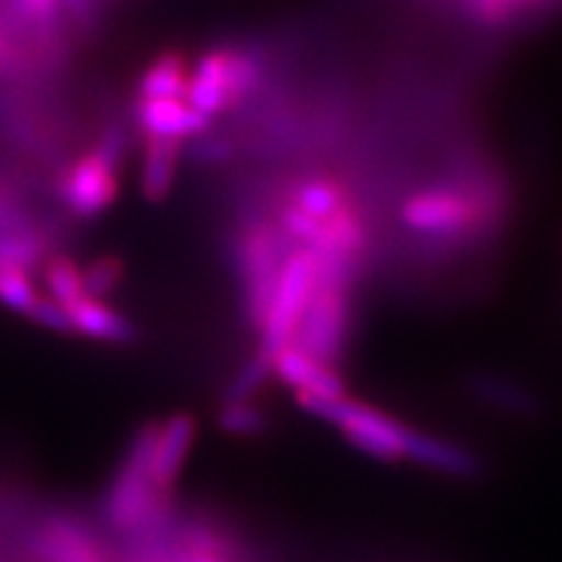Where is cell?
I'll list each match as a JSON object with an SVG mask.
<instances>
[{
  "instance_id": "cell-1",
  "label": "cell",
  "mask_w": 562,
  "mask_h": 562,
  "mask_svg": "<svg viewBox=\"0 0 562 562\" xmlns=\"http://www.w3.org/2000/svg\"><path fill=\"white\" fill-rule=\"evenodd\" d=\"M315 261H318L315 290L311 302H307L305 315H302L297 334H294L292 347L302 349L307 357L328 364V368H339L344 355H347L351 315H355V302H351L355 269L318 256H315Z\"/></svg>"
},
{
  "instance_id": "cell-2",
  "label": "cell",
  "mask_w": 562,
  "mask_h": 562,
  "mask_svg": "<svg viewBox=\"0 0 562 562\" xmlns=\"http://www.w3.org/2000/svg\"><path fill=\"white\" fill-rule=\"evenodd\" d=\"M125 146H128V128L123 123H112L87 154L63 167L55 180V193L70 220H97L115 206L121 195Z\"/></svg>"
},
{
  "instance_id": "cell-3",
  "label": "cell",
  "mask_w": 562,
  "mask_h": 562,
  "mask_svg": "<svg viewBox=\"0 0 562 562\" xmlns=\"http://www.w3.org/2000/svg\"><path fill=\"white\" fill-rule=\"evenodd\" d=\"M263 76V63L250 47H214L191 66L186 102L206 117L224 115L250 100Z\"/></svg>"
},
{
  "instance_id": "cell-4",
  "label": "cell",
  "mask_w": 562,
  "mask_h": 562,
  "mask_svg": "<svg viewBox=\"0 0 562 562\" xmlns=\"http://www.w3.org/2000/svg\"><path fill=\"white\" fill-rule=\"evenodd\" d=\"M294 250L273 222H250L235 240V271L240 281L243 315L252 331H261L277 286L281 263Z\"/></svg>"
},
{
  "instance_id": "cell-5",
  "label": "cell",
  "mask_w": 562,
  "mask_h": 562,
  "mask_svg": "<svg viewBox=\"0 0 562 562\" xmlns=\"http://www.w3.org/2000/svg\"><path fill=\"white\" fill-rule=\"evenodd\" d=\"M487 206L490 201L474 188H425L402 203L398 220L414 235L453 243L482 227L487 220Z\"/></svg>"
},
{
  "instance_id": "cell-6",
  "label": "cell",
  "mask_w": 562,
  "mask_h": 562,
  "mask_svg": "<svg viewBox=\"0 0 562 562\" xmlns=\"http://www.w3.org/2000/svg\"><path fill=\"white\" fill-rule=\"evenodd\" d=\"M315 277H318V261H315L313 250L294 248L284 258L263 326L258 331L261 341H258L256 357H261L263 362L271 364L273 355L294 341V334H297V326L315 290Z\"/></svg>"
},
{
  "instance_id": "cell-7",
  "label": "cell",
  "mask_w": 562,
  "mask_h": 562,
  "mask_svg": "<svg viewBox=\"0 0 562 562\" xmlns=\"http://www.w3.org/2000/svg\"><path fill=\"white\" fill-rule=\"evenodd\" d=\"M157 432L159 422H149L131 438L125 459L110 484L108 497H104V521L112 529L133 533L146 518V513L151 510V505L165 495V492L154 490L149 476L151 448L154 440H157Z\"/></svg>"
},
{
  "instance_id": "cell-8",
  "label": "cell",
  "mask_w": 562,
  "mask_h": 562,
  "mask_svg": "<svg viewBox=\"0 0 562 562\" xmlns=\"http://www.w3.org/2000/svg\"><path fill=\"white\" fill-rule=\"evenodd\" d=\"M349 446L357 451L378 461H398L404 453V440L409 427L402 425L398 419L389 417L381 409H372L368 404H355V409L347 417V422L339 427Z\"/></svg>"
},
{
  "instance_id": "cell-9",
  "label": "cell",
  "mask_w": 562,
  "mask_h": 562,
  "mask_svg": "<svg viewBox=\"0 0 562 562\" xmlns=\"http://www.w3.org/2000/svg\"><path fill=\"white\" fill-rule=\"evenodd\" d=\"M195 435H199V422L188 412H178L170 419L159 422V432L157 440H154L149 461L154 490L170 495L175 482L180 480V472L186 467L188 453H191Z\"/></svg>"
},
{
  "instance_id": "cell-10",
  "label": "cell",
  "mask_w": 562,
  "mask_h": 562,
  "mask_svg": "<svg viewBox=\"0 0 562 562\" xmlns=\"http://www.w3.org/2000/svg\"><path fill=\"white\" fill-rule=\"evenodd\" d=\"M133 123L140 136L170 138L186 144L211 128V117L195 112L186 100H151L133 104Z\"/></svg>"
},
{
  "instance_id": "cell-11",
  "label": "cell",
  "mask_w": 562,
  "mask_h": 562,
  "mask_svg": "<svg viewBox=\"0 0 562 562\" xmlns=\"http://www.w3.org/2000/svg\"><path fill=\"white\" fill-rule=\"evenodd\" d=\"M271 375H277L281 383L290 385L294 391L318 393V396L328 398H347L349 389L347 381L339 375V370L328 368L297 347H284L273 355L271 360Z\"/></svg>"
},
{
  "instance_id": "cell-12",
  "label": "cell",
  "mask_w": 562,
  "mask_h": 562,
  "mask_svg": "<svg viewBox=\"0 0 562 562\" xmlns=\"http://www.w3.org/2000/svg\"><path fill=\"white\" fill-rule=\"evenodd\" d=\"M32 552L40 562H108L94 539L70 518H50L34 537Z\"/></svg>"
},
{
  "instance_id": "cell-13",
  "label": "cell",
  "mask_w": 562,
  "mask_h": 562,
  "mask_svg": "<svg viewBox=\"0 0 562 562\" xmlns=\"http://www.w3.org/2000/svg\"><path fill=\"white\" fill-rule=\"evenodd\" d=\"M402 459H409L417 467L430 469V472L459 476V480H472V476L480 474V459L472 451L414 430L406 432Z\"/></svg>"
},
{
  "instance_id": "cell-14",
  "label": "cell",
  "mask_w": 562,
  "mask_h": 562,
  "mask_svg": "<svg viewBox=\"0 0 562 562\" xmlns=\"http://www.w3.org/2000/svg\"><path fill=\"white\" fill-rule=\"evenodd\" d=\"M281 203H290V206L302 211V214L313 216V220L318 222H326L339 214V211L349 209L355 201H351L349 188L344 186L339 178L318 172L294 180L292 186L286 188Z\"/></svg>"
},
{
  "instance_id": "cell-15",
  "label": "cell",
  "mask_w": 562,
  "mask_h": 562,
  "mask_svg": "<svg viewBox=\"0 0 562 562\" xmlns=\"http://www.w3.org/2000/svg\"><path fill=\"white\" fill-rule=\"evenodd\" d=\"M68 313L74 331L87 336V339L104 344H133L138 339V328L121 311L108 305L104 300L81 297L74 305L63 307Z\"/></svg>"
},
{
  "instance_id": "cell-16",
  "label": "cell",
  "mask_w": 562,
  "mask_h": 562,
  "mask_svg": "<svg viewBox=\"0 0 562 562\" xmlns=\"http://www.w3.org/2000/svg\"><path fill=\"white\" fill-rule=\"evenodd\" d=\"M182 157V144L170 138L144 136V157H140L138 188L151 203H161L172 193L175 178Z\"/></svg>"
},
{
  "instance_id": "cell-17",
  "label": "cell",
  "mask_w": 562,
  "mask_h": 562,
  "mask_svg": "<svg viewBox=\"0 0 562 562\" xmlns=\"http://www.w3.org/2000/svg\"><path fill=\"white\" fill-rule=\"evenodd\" d=\"M188 79H191V60L180 50H165L140 70L136 83V100H186Z\"/></svg>"
},
{
  "instance_id": "cell-18",
  "label": "cell",
  "mask_w": 562,
  "mask_h": 562,
  "mask_svg": "<svg viewBox=\"0 0 562 562\" xmlns=\"http://www.w3.org/2000/svg\"><path fill=\"white\" fill-rule=\"evenodd\" d=\"M463 16L484 30H505L547 11L552 0H456Z\"/></svg>"
},
{
  "instance_id": "cell-19",
  "label": "cell",
  "mask_w": 562,
  "mask_h": 562,
  "mask_svg": "<svg viewBox=\"0 0 562 562\" xmlns=\"http://www.w3.org/2000/svg\"><path fill=\"white\" fill-rule=\"evenodd\" d=\"M42 281H45L47 297L58 302L60 307L74 305L81 297H89L87 290H83V277L81 266L74 261L70 256H63V252H55V256H47L45 263L40 266Z\"/></svg>"
},
{
  "instance_id": "cell-20",
  "label": "cell",
  "mask_w": 562,
  "mask_h": 562,
  "mask_svg": "<svg viewBox=\"0 0 562 562\" xmlns=\"http://www.w3.org/2000/svg\"><path fill=\"white\" fill-rule=\"evenodd\" d=\"M42 294L34 284L32 271L13 263H0V305L26 318Z\"/></svg>"
},
{
  "instance_id": "cell-21",
  "label": "cell",
  "mask_w": 562,
  "mask_h": 562,
  "mask_svg": "<svg viewBox=\"0 0 562 562\" xmlns=\"http://www.w3.org/2000/svg\"><path fill=\"white\" fill-rule=\"evenodd\" d=\"M30 232L45 229L34 222L16 182L0 175V235H30Z\"/></svg>"
},
{
  "instance_id": "cell-22",
  "label": "cell",
  "mask_w": 562,
  "mask_h": 562,
  "mask_svg": "<svg viewBox=\"0 0 562 562\" xmlns=\"http://www.w3.org/2000/svg\"><path fill=\"white\" fill-rule=\"evenodd\" d=\"M216 425L224 435L235 438H258L269 430V417L252 402H224L216 414Z\"/></svg>"
},
{
  "instance_id": "cell-23",
  "label": "cell",
  "mask_w": 562,
  "mask_h": 562,
  "mask_svg": "<svg viewBox=\"0 0 562 562\" xmlns=\"http://www.w3.org/2000/svg\"><path fill=\"white\" fill-rule=\"evenodd\" d=\"M81 277L89 297L104 300L123 284L125 263L117 256H100L91 263L81 266Z\"/></svg>"
},
{
  "instance_id": "cell-24",
  "label": "cell",
  "mask_w": 562,
  "mask_h": 562,
  "mask_svg": "<svg viewBox=\"0 0 562 562\" xmlns=\"http://www.w3.org/2000/svg\"><path fill=\"white\" fill-rule=\"evenodd\" d=\"M269 378L271 364L252 355L250 360L243 364V370L232 378L227 393H224V402H250V396H256V391H261Z\"/></svg>"
},
{
  "instance_id": "cell-25",
  "label": "cell",
  "mask_w": 562,
  "mask_h": 562,
  "mask_svg": "<svg viewBox=\"0 0 562 562\" xmlns=\"http://www.w3.org/2000/svg\"><path fill=\"white\" fill-rule=\"evenodd\" d=\"M294 398H297L300 409H305L307 414H313L315 419L328 422V425L341 427L347 417L355 409V398H328V396H318V393H305V391H294Z\"/></svg>"
},
{
  "instance_id": "cell-26",
  "label": "cell",
  "mask_w": 562,
  "mask_h": 562,
  "mask_svg": "<svg viewBox=\"0 0 562 562\" xmlns=\"http://www.w3.org/2000/svg\"><path fill=\"white\" fill-rule=\"evenodd\" d=\"M26 318L34 321L37 326L47 328V331H53V334H63V336H74L76 334L74 323H70V318H68V313L63 311L58 302L45 297V294H42V297L37 300V305L32 307Z\"/></svg>"
},
{
  "instance_id": "cell-27",
  "label": "cell",
  "mask_w": 562,
  "mask_h": 562,
  "mask_svg": "<svg viewBox=\"0 0 562 562\" xmlns=\"http://www.w3.org/2000/svg\"><path fill=\"white\" fill-rule=\"evenodd\" d=\"M476 391H480V396L505 406V409H516V412L518 409H526L524 393H518L516 389H508V385H505V383L480 381V383H476Z\"/></svg>"
},
{
  "instance_id": "cell-28",
  "label": "cell",
  "mask_w": 562,
  "mask_h": 562,
  "mask_svg": "<svg viewBox=\"0 0 562 562\" xmlns=\"http://www.w3.org/2000/svg\"><path fill=\"white\" fill-rule=\"evenodd\" d=\"M195 161L201 165H224L232 157V144L224 138H209V140H199L193 149Z\"/></svg>"
},
{
  "instance_id": "cell-29",
  "label": "cell",
  "mask_w": 562,
  "mask_h": 562,
  "mask_svg": "<svg viewBox=\"0 0 562 562\" xmlns=\"http://www.w3.org/2000/svg\"><path fill=\"white\" fill-rule=\"evenodd\" d=\"M19 58H21V53H19L16 42H13V37L3 30V26H0V70L13 68L19 63Z\"/></svg>"
}]
</instances>
